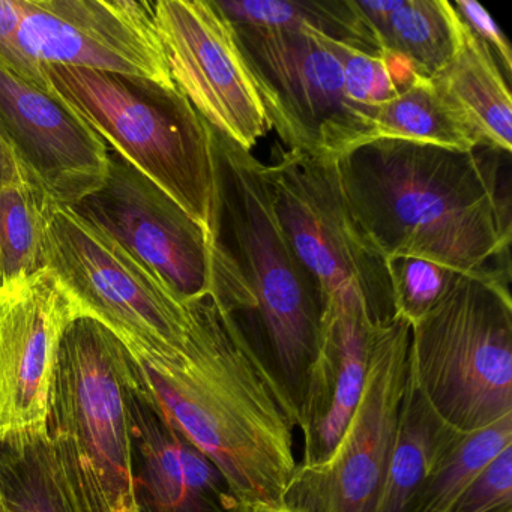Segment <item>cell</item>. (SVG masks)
I'll list each match as a JSON object with an SVG mask.
<instances>
[{
  "label": "cell",
  "instance_id": "6da1fadb",
  "mask_svg": "<svg viewBox=\"0 0 512 512\" xmlns=\"http://www.w3.org/2000/svg\"><path fill=\"white\" fill-rule=\"evenodd\" d=\"M212 140L209 295L299 427L319 350L322 290L281 227L265 164L218 131L212 130Z\"/></svg>",
  "mask_w": 512,
  "mask_h": 512
},
{
  "label": "cell",
  "instance_id": "7a4b0ae2",
  "mask_svg": "<svg viewBox=\"0 0 512 512\" xmlns=\"http://www.w3.org/2000/svg\"><path fill=\"white\" fill-rule=\"evenodd\" d=\"M499 155L379 139L337 158V167L356 221L386 260L415 257L511 281V200Z\"/></svg>",
  "mask_w": 512,
  "mask_h": 512
},
{
  "label": "cell",
  "instance_id": "3957f363",
  "mask_svg": "<svg viewBox=\"0 0 512 512\" xmlns=\"http://www.w3.org/2000/svg\"><path fill=\"white\" fill-rule=\"evenodd\" d=\"M185 307L184 352L148 362L128 350L131 374L223 472L238 500L283 505L298 466L295 422L214 298L208 293Z\"/></svg>",
  "mask_w": 512,
  "mask_h": 512
},
{
  "label": "cell",
  "instance_id": "277c9868",
  "mask_svg": "<svg viewBox=\"0 0 512 512\" xmlns=\"http://www.w3.org/2000/svg\"><path fill=\"white\" fill-rule=\"evenodd\" d=\"M128 349L91 317L59 340L46 434L76 512H134Z\"/></svg>",
  "mask_w": 512,
  "mask_h": 512
},
{
  "label": "cell",
  "instance_id": "5b68a950",
  "mask_svg": "<svg viewBox=\"0 0 512 512\" xmlns=\"http://www.w3.org/2000/svg\"><path fill=\"white\" fill-rule=\"evenodd\" d=\"M50 92L209 233L212 130L176 86L83 68H41Z\"/></svg>",
  "mask_w": 512,
  "mask_h": 512
},
{
  "label": "cell",
  "instance_id": "8992f818",
  "mask_svg": "<svg viewBox=\"0 0 512 512\" xmlns=\"http://www.w3.org/2000/svg\"><path fill=\"white\" fill-rule=\"evenodd\" d=\"M509 283L455 274L410 329V374L434 413L461 433L512 415Z\"/></svg>",
  "mask_w": 512,
  "mask_h": 512
},
{
  "label": "cell",
  "instance_id": "52a82bcc",
  "mask_svg": "<svg viewBox=\"0 0 512 512\" xmlns=\"http://www.w3.org/2000/svg\"><path fill=\"white\" fill-rule=\"evenodd\" d=\"M46 268L79 316L97 320L137 358L166 362L184 352L185 304L115 239L73 209L55 205L50 211Z\"/></svg>",
  "mask_w": 512,
  "mask_h": 512
},
{
  "label": "cell",
  "instance_id": "ba28073f",
  "mask_svg": "<svg viewBox=\"0 0 512 512\" xmlns=\"http://www.w3.org/2000/svg\"><path fill=\"white\" fill-rule=\"evenodd\" d=\"M230 25L269 128L287 149L337 160L373 142L374 110L353 103L347 92L344 59L352 47L310 28Z\"/></svg>",
  "mask_w": 512,
  "mask_h": 512
},
{
  "label": "cell",
  "instance_id": "9c48e42d",
  "mask_svg": "<svg viewBox=\"0 0 512 512\" xmlns=\"http://www.w3.org/2000/svg\"><path fill=\"white\" fill-rule=\"evenodd\" d=\"M265 175L281 227L323 301L353 299L373 325L391 322L397 311L388 260L356 221L337 160L278 146Z\"/></svg>",
  "mask_w": 512,
  "mask_h": 512
},
{
  "label": "cell",
  "instance_id": "30bf717a",
  "mask_svg": "<svg viewBox=\"0 0 512 512\" xmlns=\"http://www.w3.org/2000/svg\"><path fill=\"white\" fill-rule=\"evenodd\" d=\"M410 326L395 316L376 328L364 391L334 454L298 463L283 505L299 512H367L391 461L409 377Z\"/></svg>",
  "mask_w": 512,
  "mask_h": 512
},
{
  "label": "cell",
  "instance_id": "8fae6325",
  "mask_svg": "<svg viewBox=\"0 0 512 512\" xmlns=\"http://www.w3.org/2000/svg\"><path fill=\"white\" fill-rule=\"evenodd\" d=\"M176 88L214 131L251 151L269 128L253 74L214 0L152 2Z\"/></svg>",
  "mask_w": 512,
  "mask_h": 512
},
{
  "label": "cell",
  "instance_id": "7c38bea8",
  "mask_svg": "<svg viewBox=\"0 0 512 512\" xmlns=\"http://www.w3.org/2000/svg\"><path fill=\"white\" fill-rule=\"evenodd\" d=\"M19 47L40 74L47 65H61L176 86L152 2L25 0Z\"/></svg>",
  "mask_w": 512,
  "mask_h": 512
},
{
  "label": "cell",
  "instance_id": "4fadbf2b",
  "mask_svg": "<svg viewBox=\"0 0 512 512\" xmlns=\"http://www.w3.org/2000/svg\"><path fill=\"white\" fill-rule=\"evenodd\" d=\"M70 209L115 239L182 304L208 295V232L115 149L103 187Z\"/></svg>",
  "mask_w": 512,
  "mask_h": 512
},
{
  "label": "cell",
  "instance_id": "5bb4252c",
  "mask_svg": "<svg viewBox=\"0 0 512 512\" xmlns=\"http://www.w3.org/2000/svg\"><path fill=\"white\" fill-rule=\"evenodd\" d=\"M0 134L32 185L58 206L103 187L106 142L52 92L0 68Z\"/></svg>",
  "mask_w": 512,
  "mask_h": 512
},
{
  "label": "cell",
  "instance_id": "9a60e30c",
  "mask_svg": "<svg viewBox=\"0 0 512 512\" xmlns=\"http://www.w3.org/2000/svg\"><path fill=\"white\" fill-rule=\"evenodd\" d=\"M77 316L50 269L0 284V434L46 425L56 350Z\"/></svg>",
  "mask_w": 512,
  "mask_h": 512
},
{
  "label": "cell",
  "instance_id": "2e32d148",
  "mask_svg": "<svg viewBox=\"0 0 512 512\" xmlns=\"http://www.w3.org/2000/svg\"><path fill=\"white\" fill-rule=\"evenodd\" d=\"M127 406L134 512H236L226 476L163 415L130 362Z\"/></svg>",
  "mask_w": 512,
  "mask_h": 512
},
{
  "label": "cell",
  "instance_id": "e0dca14e",
  "mask_svg": "<svg viewBox=\"0 0 512 512\" xmlns=\"http://www.w3.org/2000/svg\"><path fill=\"white\" fill-rule=\"evenodd\" d=\"M376 328L358 301L325 299L319 350L298 427L304 436L301 466H320L334 454L364 391Z\"/></svg>",
  "mask_w": 512,
  "mask_h": 512
},
{
  "label": "cell",
  "instance_id": "ac0fdd59",
  "mask_svg": "<svg viewBox=\"0 0 512 512\" xmlns=\"http://www.w3.org/2000/svg\"><path fill=\"white\" fill-rule=\"evenodd\" d=\"M430 80L478 148L511 154V82L493 52L464 23L454 56Z\"/></svg>",
  "mask_w": 512,
  "mask_h": 512
},
{
  "label": "cell",
  "instance_id": "d6986e66",
  "mask_svg": "<svg viewBox=\"0 0 512 512\" xmlns=\"http://www.w3.org/2000/svg\"><path fill=\"white\" fill-rule=\"evenodd\" d=\"M385 55L409 62L419 77L436 76L454 56L461 34L448 0H355Z\"/></svg>",
  "mask_w": 512,
  "mask_h": 512
},
{
  "label": "cell",
  "instance_id": "ffe728a7",
  "mask_svg": "<svg viewBox=\"0 0 512 512\" xmlns=\"http://www.w3.org/2000/svg\"><path fill=\"white\" fill-rule=\"evenodd\" d=\"M457 430L446 425L407 377L394 452L367 512H407L431 461Z\"/></svg>",
  "mask_w": 512,
  "mask_h": 512
},
{
  "label": "cell",
  "instance_id": "44dd1931",
  "mask_svg": "<svg viewBox=\"0 0 512 512\" xmlns=\"http://www.w3.org/2000/svg\"><path fill=\"white\" fill-rule=\"evenodd\" d=\"M214 4L233 25L310 28L365 55L385 56L355 0H214Z\"/></svg>",
  "mask_w": 512,
  "mask_h": 512
},
{
  "label": "cell",
  "instance_id": "7402d4cb",
  "mask_svg": "<svg viewBox=\"0 0 512 512\" xmlns=\"http://www.w3.org/2000/svg\"><path fill=\"white\" fill-rule=\"evenodd\" d=\"M0 502L5 512H76L46 425L0 434Z\"/></svg>",
  "mask_w": 512,
  "mask_h": 512
},
{
  "label": "cell",
  "instance_id": "603a6c76",
  "mask_svg": "<svg viewBox=\"0 0 512 512\" xmlns=\"http://www.w3.org/2000/svg\"><path fill=\"white\" fill-rule=\"evenodd\" d=\"M512 445V415L500 421L454 436L431 461L407 512H448L476 475Z\"/></svg>",
  "mask_w": 512,
  "mask_h": 512
},
{
  "label": "cell",
  "instance_id": "cb8c5ba5",
  "mask_svg": "<svg viewBox=\"0 0 512 512\" xmlns=\"http://www.w3.org/2000/svg\"><path fill=\"white\" fill-rule=\"evenodd\" d=\"M379 139L452 151L481 149L443 103L431 80L419 76L391 100L374 107V140Z\"/></svg>",
  "mask_w": 512,
  "mask_h": 512
},
{
  "label": "cell",
  "instance_id": "d4e9b609",
  "mask_svg": "<svg viewBox=\"0 0 512 512\" xmlns=\"http://www.w3.org/2000/svg\"><path fill=\"white\" fill-rule=\"evenodd\" d=\"M53 206L26 179L0 185V284L46 269V227Z\"/></svg>",
  "mask_w": 512,
  "mask_h": 512
},
{
  "label": "cell",
  "instance_id": "484cf974",
  "mask_svg": "<svg viewBox=\"0 0 512 512\" xmlns=\"http://www.w3.org/2000/svg\"><path fill=\"white\" fill-rule=\"evenodd\" d=\"M389 278L397 316L410 326L422 319L439 302L457 272L415 257L388 259Z\"/></svg>",
  "mask_w": 512,
  "mask_h": 512
},
{
  "label": "cell",
  "instance_id": "4316f807",
  "mask_svg": "<svg viewBox=\"0 0 512 512\" xmlns=\"http://www.w3.org/2000/svg\"><path fill=\"white\" fill-rule=\"evenodd\" d=\"M448 512H512V445L473 478Z\"/></svg>",
  "mask_w": 512,
  "mask_h": 512
},
{
  "label": "cell",
  "instance_id": "83f0119b",
  "mask_svg": "<svg viewBox=\"0 0 512 512\" xmlns=\"http://www.w3.org/2000/svg\"><path fill=\"white\" fill-rule=\"evenodd\" d=\"M23 13L25 0H0V68L50 92L46 77L38 73L20 52L19 31Z\"/></svg>",
  "mask_w": 512,
  "mask_h": 512
},
{
  "label": "cell",
  "instance_id": "f1b7e54d",
  "mask_svg": "<svg viewBox=\"0 0 512 512\" xmlns=\"http://www.w3.org/2000/svg\"><path fill=\"white\" fill-rule=\"evenodd\" d=\"M458 17L463 20L469 31L481 40L488 49L496 56L500 68L505 73L506 79L511 82L512 73V50L505 34L499 28L493 17L487 10L475 0H458L451 2Z\"/></svg>",
  "mask_w": 512,
  "mask_h": 512
},
{
  "label": "cell",
  "instance_id": "f546056e",
  "mask_svg": "<svg viewBox=\"0 0 512 512\" xmlns=\"http://www.w3.org/2000/svg\"><path fill=\"white\" fill-rule=\"evenodd\" d=\"M20 179L28 181L14 158L10 146L0 134V185L10 184V182L20 181Z\"/></svg>",
  "mask_w": 512,
  "mask_h": 512
},
{
  "label": "cell",
  "instance_id": "4dcf8cb0",
  "mask_svg": "<svg viewBox=\"0 0 512 512\" xmlns=\"http://www.w3.org/2000/svg\"><path fill=\"white\" fill-rule=\"evenodd\" d=\"M236 512H299L295 509L287 508L284 505H271L266 502H241L239 500Z\"/></svg>",
  "mask_w": 512,
  "mask_h": 512
},
{
  "label": "cell",
  "instance_id": "1f68e13d",
  "mask_svg": "<svg viewBox=\"0 0 512 512\" xmlns=\"http://www.w3.org/2000/svg\"><path fill=\"white\" fill-rule=\"evenodd\" d=\"M0 512H5L4 506H2V502H0Z\"/></svg>",
  "mask_w": 512,
  "mask_h": 512
}]
</instances>
